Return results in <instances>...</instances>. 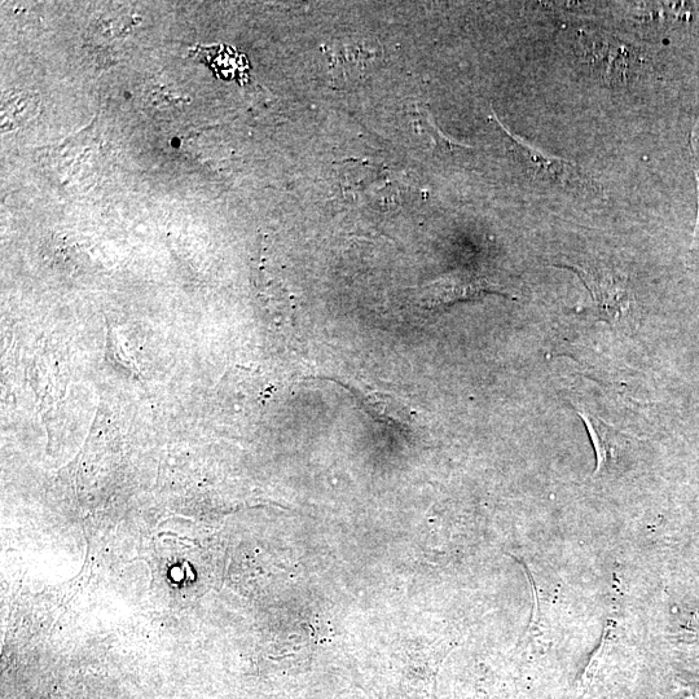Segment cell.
<instances>
[{
  "label": "cell",
  "instance_id": "6da1fadb",
  "mask_svg": "<svg viewBox=\"0 0 699 699\" xmlns=\"http://www.w3.org/2000/svg\"><path fill=\"white\" fill-rule=\"evenodd\" d=\"M496 122L503 129V133L508 136L513 152L536 179L545 180V182L557 184L560 187L596 193V195L601 193L599 183L573 162L561 160V158L547 155V153L531 147L529 143L523 142L520 136L509 133L498 118H496Z\"/></svg>",
  "mask_w": 699,
  "mask_h": 699
},
{
  "label": "cell",
  "instance_id": "7a4b0ae2",
  "mask_svg": "<svg viewBox=\"0 0 699 699\" xmlns=\"http://www.w3.org/2000/svg\"><path fill=\"white\" fill-rule=\"evenodd\" d=\"M577 272L595 303L602 319L611 323H626L632 318L633 297L627 280L621 276L579 266H567Z\"/></svg>",
  "mask_w": 699,
  "mask_h": 699
},
{
  "label": "cell",
  "instance_id": "3957f363",
  "mask_svg": "<svg viewBox=\"0 0 699 699\" xmlns=\"http://www.w3.org/2000/svg\"><path fill=\"white\" fill-rule=\"evenodd\" d=\"M496 293L508 296L505 290L486 279L469 274H454L433 281L422 293V302L426 307H442L452 303L476 300L485 294Z\"/></svg>",
  "mask_w": 699,
  "mask_h": 699
},
{
  "label": "cell",
  "instance_id": "277c9868",
  "mask_svg": "<svg viewBox=\"0 0 699 699\" xmlns=\"http://www.w3.org/2000/svg\"><path fill=\"white\" fill-rule=\"evenodd\" d=\"M578 413L579 416L582 417L584 424H586L589 437H591L593 447H595L597 456L596 473H599L600 470L609 463L611 450H613V446H611L610 443L611 438H613V432H611L604 422L596 419L595 416L589 415V413L584 411H578Z\"/></svg>",
  "mask_w": 699,
  "mask_h": 699
}]
</instances>
